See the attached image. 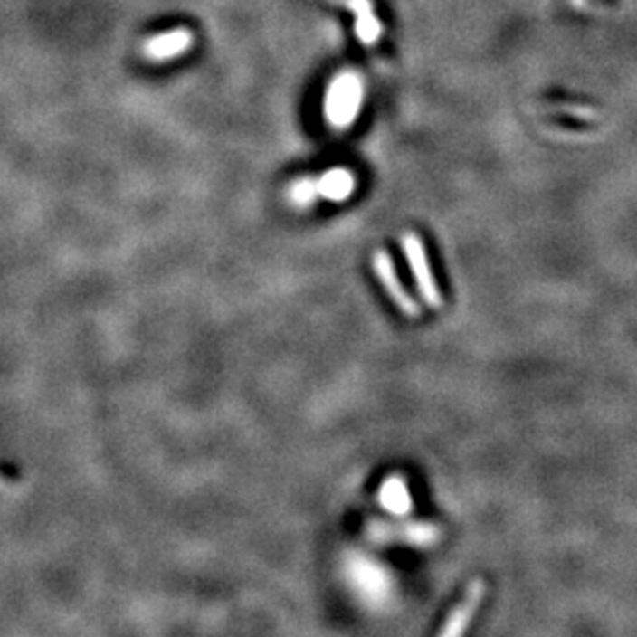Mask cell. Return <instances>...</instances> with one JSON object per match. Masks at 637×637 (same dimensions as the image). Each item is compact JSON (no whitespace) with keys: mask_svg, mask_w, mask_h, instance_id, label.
<instances>
[{"mask_svg":"<svg viewBox=\"0 0 637 637\" xmlns=\"http://www.w3.org/2000/svg\"><path fill=\"white\" fill-rule=\"evenodd\" d=\"M400 246H403L406 262L411 266V272L414 277V283L419 287V293L423 301L432 309H442L443 308V295L440 291L438 280L433 277L432 264H429V256L425 250L423 240L419 238L414 232L403 233V240H400Z\"/></svg>","mask_w":637,"mask_h":637,"instance_id":"6da1fadb","label":"cell"},{"mask_svg":"<svg viewBox=\"0 0 637 637\" xmlns=\"http://www.w3.org/2000/svg\"><path fill=\"white\" fill-rule=\"evenodd\" d=\"M361 81L357 75H340L328 89V100H326V116L332 124H337L338 128H345L347 124L353 122V118L357 116L361 106Z\"/></svg>","mask_w":637,"mask_h":637,"instance_id":"7a4b0ae2","label":"cell"},{"mask_svg":"<svg viewBox=\"0 0 637 637\" xmlns=\"http://www.w3.org/2000/svg\"><path fill=\"white\" fill-rule=\"evenodd\" d=\"M355 186V180L349 172L345 169H332V172L324 174L320 180H301L291 188L293 200L299 204L312 203L316 196H324L328 200H343L351 195Z\"/></svg>","mask_w":637,"mask_h":637,"instance_id":"3957f363","label":"cell"},{"mask_svg":"<svg viewBox=\"0 0 637 637\" xmlns=\"http://www.w3.org/2000/svg\"><path fill=\"white\" fill-rule=\"evenodd\" d=\"M487 594V584L483 577H475L466 586L462 598L454 604V609L448 613L446 623L438 632L440 637H461L471 627V621L475 617L480 603Z\"/></svg>","mask_w":637,"mask_h":637,"instance_id":"277c9868","label":"cell"},{"mask_svg":"<svg viewBox=\"0 0 637 637\" xmlns=\"http://www.w3.org/2000/svg\"><path fill=\"white\" fill-rule=\"evenodd\" d=\"M372 266H374V272L377 275V279H380L382 287L386 289L388 298L395 301V306L400 309V312L409 318H419L421 316L419 303L413 299V295L406 291L403 283H400L395 261H392V256L388 254L386 250L376 252V254L372 256Z\"/></svg>","mask_w":637,"mask_h":637,"instance_id":"5b68a950","label":"cell"},{"mask_svg":"<svg viewBox=\"0 0 637 637\" xmlns=\"http://www.w3.org/2000/svg\"><path fill=\"white\" fill-rule=\"evenodd\" d=\"M192 35L188 29H172V32L159 33L147 42L145 52L147 56L153 58V61H169V58H176L184 54L190 48Z\"/></svg>","mask_w":637,"mask_h":637,"instance_id":"8992f818","label":"cell"},{"mask_svg":"<svg viewBox=\"0 0 637 637\" xmlns=\"http://www.w3.org/2000/svg\"><path fill=\"white\" fill-rule=\"evenodd\" d=\"M343 3L355 14V33H357V38L366 46H372L382 33L380 19L374 13L372 0H343Z\"/></svg>","mask_w":637,"mask_h":637,"instance_id":"52a82bcc","label":"cell"},{"mask_svg":"<svg viewBox=\"0 0 637 637\" xmlns=\"http://www.w3.org/2000/svg\"><path fill=\"white\" fill-rule=\"evenodd\" d=\"M382 501L386 503V508L392 512L403 514L411 508V495L406 491V485L403 483V479H390L386 480V485L382 489Z\"/></svg>","mask_w":637,"mask_h":637,"instance_id":"ba28073f","label":"cell"}]
</instances>
